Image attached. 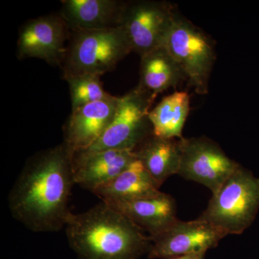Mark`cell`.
<instances>
[{
	"instance_id": "obj_16",
	"label": "cell",
	"mask_w": 259,
	"mask_h": 259,
	"mask_svg": "<svg viewBox=\"0 0 259 259\" xmlns=\"http://www.w3.org/2000/svg\"><path fill=\"white\" fill-rule=\"evenodd\" d=\"M158 185L139 160L136 158L118 176L98 187L93 193L102 202L131 200L160 192Z\"/></svg>"
},
{
	"instance_id": "obj_17",
	"label": "cell",
	"mask_w": 259,
	"mask_h": 259,
	"mask_svg": "<svg viewBox=\"0 0 259 259\" xmlns=\"http://www.w3.org/2000/svg\"><path fill=\"white\" fill-rule=\"evenodd\" d=\"M141 58L139 85L155 96L168 89L176 88L186 80L179 65L163 47L155 49Z\"/></svg>"
},
{
	"instance_id": "obj_5",
	"label": "cell",
	"mask_w": 259,
	"mask_h": 259,
	"mask_svg": "<svg viewBox=\"0 0 259 259\" xmlns=\"http://www.w3.org/2000/svg\"><path fill=\"white\" fill-rule=\"evenodd\" d=\"M163 47L182 69L189 86L199 95L207 94L215 61L211 39L176 11Z\"/></svg>"
},
{
	"instance_id": "obj_19",
	"label": "cell",
	"mask_w": 259,
	"mask_h": 259,
	"mask_svg": "<svg viewBox=\"0 0 259 259\" xmlns=\"http://www.w3.org/2000/svg\"><path fill=\"white\" fill-rule=\"evenodd\" d=\"M69 83L72 110L110 96L104 90L100 76L93 74L64 76Z\"/></svg>"
},
{
	"instance_id": "obj_9",
	"label": "cell",
	"mask_w": 259,
	"mask_h": 259,
	"mask_svg": "<svg viewBox=\"0 0 259 259\" xmlns=\"http://www.w3.org/2000/svg\"><path fill=\"white\" fill-rule=\"evenodd\" d=\"M227 236L215 226L201 221L176 222L158 236L150 237L152 245L148 253L151 259H172L192 253H206L215 248Z\"/></svg>"
},
{
	"instance_id": "obj_2",
	"label": "cell",
	"mask_w": 259,
	"mask_h": 259,
	"mask_svg": "<svg viewBox=\"0 0 259 259\" xmlns=\"http://www.w3.org/2000/svg\"><path fill=\"white\" fill-rule=\"evenodd\" d=\"M65 231L79 259H138L152 245L144 231L102 201L85 212L71 213Z\"/></svg>"
},
{
	"instance_id": "obj_20",
	"label": "cell",
	"mask_w": 259,
	"mask_h": 259,
	"mask_svg": "<svg viewBox=\"0 0 259 259\" xmlns=\"http://www.w3.org/2000/svg\"><path fill=\"white\" fill-rule=\"evenodd\" d=\"M205 254L206 253H192V254L181 255L172 259H204Z\"/></svg>"
},
{
	"instance_id": "obj_15",
	"label": "cell",
	"mask_w": 259,
	"mask_h": 259,
	"mask_svg": "<svg viewBox=\"0 0 259 259\" xmlns=\"http://www.w3.org/2000/svg\"><path fill=\"white\" fill-rule=\"evenodd\" d=\"M134 151L137 159L160 187L167 179L178 175L181 163L180 139H163L151 135Z\"/></svg>"
},
{
	"instance_id": "obj_4",
	"label": "cell",
	"mask_w": 259,
	"mask_h": 259,
	"mask_svg": "<svg viewBox=\"0 0 259 259\" xmlns=\"http://www.w3.org/2000/svg\"><path fill=\"white\" fill-rule=\"evenodd\" d=\"M131 51L122 26L75 32L61 63L64 77L81 74L101 76L112 71Z\"/></svg>"
},
{
	"instance_id": "obj_7",
	"label": "cell",
	"mask_w": 259,
	"mask_h": 259,
	"mask_svg": "<svg viewBox=\"0 0 259 259\" xmlns=\"http://www.w3.org/2000/svg\"><path fill=\"white\" fill-rule=\"evenodd\" d=\"M181 163L178 175L204 185L215 194L239 163L227 156L217 143L208 138L180 139Z\"/></svg>"
},
{
	"instance_id": "obj_11",
	"label": "cell",
	"mask_w": 259,
	"mask_h": 259,
	"mask_svg": "<svg viewBox=\"0 0 259 259\" xmlns=\"http://www.w3.org/2000/svg\"><path fill=\"white\" fill-rule=\"evenodd\" d=\"M118 97L107 98L72 110L64 129V144L71 156L93 146L113 118Z\"/></svg>"
},
{
	"instance_id": "obj_18",
	"label": "cell",
	"mask_w": 259,
	"mask_h": 259,
	"mask_svg": "<svg viewBox=\"0 0 259 259\" xmlns=\"http://www.w3.org/2000/svg\"><path fill=\"white\" fill-rule=\"evenodd\" d=\"M190 96L175 92L163 98L149 112L153 135L168 139H183L182 132L190 112Z\"/></svg>"
},
{
	"instance_id": "obj_3",
	"label": "cell",
	"mask_w": 259,
	"mask_h": 259,
	"mask_svg": "<svg viewBox=\"0 0 259 259\" xmlns=\"http://www.w3.org/2000/svg\"><path fill=\"white\" fill-rule=\"evenodd\" d=\"M259 210V178L241 164L212 194L199 220L228 235H240L250 226Z\"/></svg>"
},
{
	"instance_id": "obj_12",
	"label": "cell",
	"mask_w": 259,
	"mask_h": 259,
	"mask_svg": "<svg viewBox=\"0 0 259 259\" xmlns=\"http://www.w3.org/2000/svg\"><path fill=\"white\" fill-rule=\"evenodd\" d=\"M134 150L81 151L72 156L75 185L93 192L118 176L136 159Z\"/></svg>"
},
{
	"instance_id": "obj_6",
	"label": "cell",
	"mask_w": 259,
	"mask_h": 259,
	"mask_svg": "<svg viewBox=\"0 0 259 259\" xmlns=\"http://www.w3.org/2000/svg\"><path fill=\"white\" fill-rule=\"evenodd\" d=\"M156 97L139 85L124 96L118 97L110 125L93 146L83 151L94 152L108 149L135 151L153 135L148 115Z\"/></svg>"
},
{
	"instance_id": "obj_1",
	"label": "cell",
	"mask_w": 259,
	"mask_h": 259,
	"mask_svg": "<svg viewBox=\"0 0 259 259\" xmlns=\"http://www.w3.org/2000/svg\"><path fill=\"white\" fill-rule=\"evenodd\" d=\"M74 185L72 156L63 143L28 160L10 190V212L35 233L59 231L72 213L69 202Z\"/></svg>"
},
{
	"instance_id": "obj_10",
	"label": "cell",
	"mask_w": 259,
	"mask_h": 259,
	"mask_svg": "<svg viewBox=\"0 0 259 259\" xmlns=\"http://www.w3.org/2000/svg\"><path fill=\"white\" fill-rule=\"evenodd\" d=\"M67 25L61 16L41 17L30 20L21 28L18 41L20 58H36L51 64L64 60Z\"/></svg>"
},
{
	"instance_id": "obj_13",
	"label": "cell",
	"mask_w": 259,
	"mask_h": 259,
	"mask_svg": "<svg viewBox=\"0 0 259 259\" xmlns=\"http://www.w3.org/2000/svg\"><path fill=\"white\" fill-rule=\"evenodd\" d=\"M106 203L123 214L142 231L148 232L150 237L163 233L178 220L176 201L171 195L161 191L147 197Z\"/></svg>"
},
{
	"instance_id": "obj_8",
	"label": "cell",
	"mask_w": 259,
	"mask_h": 259,
	"mask_svg": "<svg viewBox=\"0 0 259 259\" xmlns=\"http://www.w3.org/2000/svg\"><path fill=\"white\" fill-rule=\"evenodd\" d=\"M176 9L159 2L141 1L127 4L121 26L133 51L141 57L163 47Z\"/></svg>"
},
{
	"instance_id": "obj_14",
	"label": "cell",
	"mask_w": 259,
	"mask_h": 259,
	"mask_svg": "<svg viewBox=\"0 0 259 259\" xmlns=\"http://www.w3.org/2000/svg\"><path fill=\"white\" fill-rule=\"evenodd\" d=\"M60 16L74 32L120 27L127 4L114 0H64Z\"/></svg>"
}]
</instances>
